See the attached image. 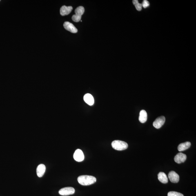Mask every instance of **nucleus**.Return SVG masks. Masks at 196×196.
I'll use <instances>...</instances> for the list:
<instances>
[{
	"label": "nucleus",
	"mask_w": 196,
	"mask_h": 196,
	"mask_svg": "<svg viewBox=\"0 0 196 196\" xmlns=\"http://www.w3.org/2000/svg\"><path fill=\"white\" fill-rule=\"evenodd\" d=\"M168 196H184L182 194L175 191H170L168 192Z\"/></svg>",
	"instance_id": "nucleus-16"
},
{
	"label": "nucleus",
	"mask_w": 196,
	"mask_h": 196,
	"mask_svg": "<svg viewBox=\"0 0 196 196\" xmlns=\"http://www.w3.org/2000/svg\"><path fill=\"white\" fill-rule=\"evenodd\" d=\"M112 146L114 149L121 151L126 149L128 148V143L125 142L120 140H115L112 142Z\"/></svg>",
	"instance_id": "nucleus-2"
},
{
	"label": "nucleus",
	"mask_w": 196,
	"mask_h": 196,
	"mask_svg": "<svg viewBox=\"0 0 196 196\" xmlns=\"http://www.w3.org/2000/svg\"><path fill=\"white\" fill-rule=\"evenodd\" d=\"M132 3H133V5H137V4L139 3V1H137V0H134V1H132Z\"/></svg>",
	"instance_id": "nucleus-19"
},
{
	"label": "nucleus",
	"mask_w": 196,
	"mask_h": 196,
	"mask_svg": "<svg viewBox=\"0 0 196 196\" xmlns=\"http://www.w3.org/2000/svg\"><path fill=\"white\" fill-rule=\"evenodd\" d=\"M73 9L72 6H66L63 5L60 9V14L63 16L68 15L70 14Z\"/></svg>",
	"instance_id": "nucleus-10"
},
{
	"label": "nucleus",
	"mask_w": 196,
	"mask_h": 196,
	"mask_svg": "<svg viewBox=\"0 0 196 196\" xmlns=\"http://www.w3.org/2000/svg\"><path fill=\"white\" fill-rule=\"evenodd\" d=\"M63 26L64 28L67 31L72 33H76L78 31L77 29L72 23L68 21H66L64 24Z\"/></svg>",
	"instance_id": "nucleus-7"
},
{
	"label": "nucleus",
	"mask_w": 196,
	"mask_h": 196,
	"mask_svg": "<svg viewBox=\"0 0 196 196\" xmlns=\"http://www.w3.org/2000/svg\"><path fill=\"white\" fill-rule=\"evenodd\" d=\"M191 143L189 142H186L184 143H181L178 147V149L179 152L184 151L190 148Z\"/></svg>",
	"instance_id": "nucleus-13"
},
{
	"label": "nucleus",
	"mask_w": 196,
	"mask_h": 196,
	"mask_svg": "<svg viewBox=\"0 0 196 196\" xmlns=\"http://www.w3.org/2000/svg\"><path fill=\"white\" fill-rule=\"evenodd\" d=\"M46 170V167L44 165L41 164L38 165L36 169V173L38 177H42Z\"/></svg>",
	"instance_id": "nucleus-11"
},
{
	"label": "nucleus",
	"mask_w": 196,
	"mask_h": 196,
	"mask_svg": "<svg viewBox=\"0 0 196 196\" xmlns=\"http://www.w3.org/2000/svg\"><path fill=\"white\" fill-rule=\"evenodd\" d=\"M74 159L79 162L82 161L84 159V155L82 151L79 149L76 150L74 155Z\"/></svg>",
	"instance_id": "nucleus-6"
},
{
	"label": "nucleus",
	"mask_w": 196,
	"mask_h": 196,
	"mask_svg": "<svg viewBox=\"0 0 196 196\" xmlns=\"http://www.w3.org/2000/svg\"><path fill=\"white\" fill-rule=\"evenodd\" d=\"M186 158L187 156L186 154L179 152L175 155L174 158V160L176 163L179 164L185 162Z\"/></svg>",
	"instance_id": "nucleus-8"
},
{
	"label": "nucleus",
	"mask_w": 196,
	"mask_h": 196,
	"mask_svg": "<svg viewBox=\"0 0 196 196\" xmlns=\"http://www.w3.org/2000/svg\"><path fill=\"white\" fill-rule=\"evenodd\" d=\"M85 9L84 7L83 6H79L77 7L75 10V14L73 15L72 19L76 22L80 21L81 18V16L84 13Z\"/></svg>",
	"instance_id": "nucleus-3"
},
{
	"label": "nucleus",
	"mask_w": 196,
	"mask_h": 196,
	"mask_svg": "<svg viewBox=\"0 0 196 196\" xmlns=\"http://www.w3.org/2000/svg\"><path fill=\"white\" fill-rule=\"evenodd\" d=\"M142 6L144 8H146L147 7H148L149 6L150 4L149 3V2L146 0H144L143 1L142 3Z\"/></svg>",
	"instance_id": "nucleus-17"
},
{
	"label": "nucleus",
	"mask_w": 196,
	"mask_h": 196,
	"mask_svg": "<svg viewBox=\"0 0 196 196\" xmlns=\"http://www.w3.org/2000/svg\"><path fill=\"white\" fill-rule=\"evenodd\" d=\"M77 181L80 184L83 186H88L95 183L96 178L93 176L83 175L79 176L78 178Z\"/></svg>",
	"instance_id": "nucleus-1"
},
{
	"label": "nucleus",
	"mask_w": 196,
	"mask_h": 196,
	"mask_svg": "<svg viewBox=\"0 0 196 196\" xmlns=\"http://www.w3.org/2000/svg\"><path fill=\"white\" fill-rule=\"evenodd\" d=\"M158 179L159 181L163 183H167L168 182V179L166 174L163 172H160L158 174Z\"/></svg>",
	"instance_id": "nucleus-14"
},
{
	"label": "nucleus",
	"mask_w": 196,
	"mask_h": 196,
	"mask_svg": "<svg viewBox=\"0 0 196 196\" xmlns=\"http://www.w3.org/2000/svg\"><path fill=\"white\" fill-rule=\"evenodd\" d=\"M168 177L170 181L172 183H177L179 181V175L175 172H170L168 174Z\"/></svg>",
	"instance_id": "nucleus-9"
},
{
	"label": "nucleus",
	"mask_w": 196,
	"mask_h": 196,
	"mask_svg": "<svg viewBox=\"0 0 196 196\" xmlns=\"http://www.w3.org/2000/svg\"><path fill=\"white\" fill-rule=\"evenodd\" d=\"M75 192V190L72 187H66L61 189L59 192L60 195L63 196H68L72 195Z\"/></svg>",
	"instance_id": "nucleus-4"
},
{
	"label": "nucleus",
	"mask_w": 196,
	"mask_h": 196,
	"mask_svg": "<svg viewBox=\"0 0 196 196\" xmlns=\"http://www.w3.org/2000/svg\"><path fill=\"white\" fill-rule=\"evenodd\" d=\"M136 10L139 11H140L142 9V5L140 3H138L135 5Z\"/></svg>",
	"instance_id": "nucleus-18"
},
{
	"label": "nucleus",
	"mask_w": 196,
	"mask_h": 196,
	"mask_svg": "<svg viewBox=\"0 0 196 196\" xmlns=\"http://www.w3.org/2000/svg\"><path fill=\"white\" fill-rule=\"evenodd\" d=\"M83 100L85 103L90 106H92L94 104V99L93 96L90 94H85L83 97Z\"/></svg>",
	"instance_id": "nucleus-12"
},
{
	"label": "nucleus",
	"mask_w": 196,
	"mask_h": 196,
	"mask_svg": "<svg viewBox=\"0 0 196 196\" xmlns=\"http://www.w3.org/2000/svg\"><path fill=\"white\" fill-rule=\"evenodd\" d=\"M165 121V118L164 116H161L158 117L153 122V126L156 129H159L164 124Z\"/></svg>",
	"instance_id": "nucleus-5"
},
{
	"label": "nucleus",
	"mask_w": 196,
	"mask_h": 196,
	"mask_svg": "<svg viewBox=\"0 0 196 196\" xmlns=\"http://www.w3.org/2000/svg\"><path fill=\"white\" fill-rule=\"evenodd\" d=\"M148 116L147 113L145 110H141L140 112L139 120L142 123H144L147 121Z\"/></svg>",
	"instance_id": "nucleus-15"
}]
</instances>
